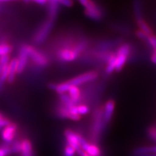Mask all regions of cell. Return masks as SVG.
<instances>
[{"label": "cell", "instance_id": "1", "mask_svg": "<svg viewBox=\"0 0 156 156\" xmlns=\"http://www.w3.org/2000/svg\"><path fill=\"white\" fill-rule=\"evenodd\" d=\"M105 129L103 105H98L93 110L90 124V136L93 141L95 142L98 141Z\"/></svg>", "mask_w": 156, "mask_h": 156}, {"label": "cell", "instance_id": "2", "mask_svg": "<svg viewBox=\"0 0 156 156\" xmlns=\"http://www.w3.org/2000/svg\"><path fill=\"white\" fill-rule=\"evenodd\" d=\"M133 52V46L129 43L123 42L116 48V67L115 72L120 73L125 67L129 58Z\"/></svg>", "mask_w": 156, "mask_h": 156}, {"label": "cell", "instance_id": "3", "mask_svg": "<svg viewBox=\"0 0 156 156\" xmlns=\"http://www.w3.org/2000/svg\"><path fill=\"white\" fill-rule=\"evenodd\" d=\"M23 47L28 54V57L36 67L44 69L49 64V58L46 53L28 44H23Z\"/></svg>", "mask_w": 156, "mask_h": 156}, {"label": "cell", "instance_id": "4", "mask_svg": "<svg viewBox=\"0 0 156 156\" xmlns=\"http://www.w3.org/2000/svg\"><path fill=\"white\" fill-rule=\"evenodd\" d=\"M77 41L73 47L60 48L56 49L55 56L56 59L62 63H70L79 59L83 54L78 48Z\"/></svg>", "mask_w": 156, "mask_h": 156}, {"label": "cell", "instance_id": "5", "mask_svg": "<svg viewBox=\"0 0 156 156\" xmlns=\"http://www.w3.org/2000/svg\"><path fill=\"white\" fill-rule=\"evenodd\" d=\"M55 22L50 19H47L41 24L35 33L33 41L36 45H41L46 41L52 29L54 28Z\"/></svg>", "mask_w": 156, "mask_h": 156}, {"label": "cell", "instance_id": "6", "mask_svg": "<svg viewBox=\"0 0 156 156\" xmlns=\"http://www.w3.org/2000/svg\"><path fill=\"white\" fill-rule=\"evenodd\" d=\"M98 77L99 73L97 70H90V71L85 72L80 75L75 76L67 80V82L71 86L79 87L80 85L94 83L97 80Z\"/></svg>", "mask_w": 156, "mask_h": 156}, {"label": "cell", "instance_id": "7", "mask_svg": "<svg viewBox=\"0 0 156 156\" xmlns=\"http://www.w3.org/2000/svg\"><path fill=\"white\" fill-rule=\"evenodd\" d=\"M84 8H85L84 13L87 18L95 22H99L103 18L104 14L103 9L93 0H89L88 3Z\"/></svg>", "mask_w": 156, "mask_h": 156}, {"label": "cell", "instance_id": "8", "mask_svg": "<svg viewBox=\"0 0 156 156\" xmlns=\"http://www.w3.org/2000/svg\"><path fill=\"white\" fill-rule=\"evenodd\" d=\"M122 43L123 40L121 38L103 39V40H100L97 41L94 46H92V48L98 51H113L114 48L118 47Z\"/></svg>", "mask_w": 156, "mask_h": 156}, {"label": "cell", "instance_id": "9", "mask_svg": "<svg viewBox=\"0 0 156 156\" xmlns=\"http://www.w3.org/2000/svg\"><path fill=\"white\" fill-rule=\"evenodd\" d=\"M103 123L107 128L112 122L116 108V102L114 99H108L103 105Z\"/></svg>", "mask_w": 156, "mask_h": 156}, {"label": "cell", "instance_id": "10", "mask_svg": "<svg viewBox=\"0 0 156 156\" xmlns=\"http://www.w3.org/2000/svg\"><path fill=\"white\" fill-rule=\"evenodd\" d=\"M56 116L64 119H69L73 122H78L81 119L82 117L77 115L73 114L70 111V107H67L58 103L55 109Z\"/></svg>", "mask_w": 156, "mask_h": 156}, {"label": "cell", "instance_id": "11", "mask_svg": "<svg viewBox=\"0 0 156 156\" xmlns=\"http://www.w3.org/2000/svg\"><path fill=\"white\" fill-rule=\"evenodd\" d=\"M80 145L81 149L86 153L89 156H101V151L97 145L90 143L83 136L80 137Z\"/></svg>", "mask_w": 156, "mask_h": 156}, {"label": "cell", "instance_id": "12", "mask_svg": "<svg viewBox=\"0 0 156 156\" xmlns=\"http://www.w3.org/2000/svg\"><path fill=\"white\" fill-rule=\"evenodd\" d=\"M17 126L15 123H10L7 126L4 127L2 131V138L6 144H11L14 141V139L17 134Z\"/></svg>", "mask_w": 156, "mask_h": 156}, {"label": "cell", "instance_id": "13", "mask_svg": "<svg viewBox=\"0 0 156 156\" xmlns=\"http://www.w3.org/2000/svg\"><path fill=\"white\" fill-rule=\"evenodd\" d=\"M64 136H65L67 145L71 146L76 150V152L78 150L80 149V134H77L73 130L67 129L64 131Z\"/></svg>", "mask_w": 156, "mask_h": 156}, {"label": "cell", "instance_id": "14", "mask_svg": "<svg viewBox=\"0 0 156 156\" xmlns=\"http://www.w3.org/2000/svg\"><path fill=\"white\" fill-rule=\"evenodd\" d=\"M17 58V75H20L22 74L25 68L27 67L29 61V57L27 52L25 51L24 48L23 47V46H21L19 51V54Z\"/></svg>", "mask_w": 156, "mask_h": 156}, {"label": "cell", "instance_id": "15", "mask_svg": "<svg viewBox=\"0 0 156 156\" xmlns=\"http://www.w3.org/2000/svg\"><path fill=\"white\" fill-rule=\"evenodd\" d=\"M17 70V58H13L8 64V77L7 82L9 84H12L16 77Z\"/></svg>", "mask_w": 156, "mask_h": 156}, {"label": "cell", "instance_id": "16", "mask_svg": "<svg viewBox=\"0 0 156 156\" xmlns=\"http://www.w3.org/2000/svg\"><path fill=\"white\" fill-rule=\"evenodd\" d=\"M20 156H34V147L30 140L28 139H23L21 140Z\"/></svg>", "mask_w": 156, "mask_h": 156}, {"label": "cell", "instance_id": "17", "mask_svg": "<svg viewBox=\"0 0 156 156\" xmlns=\"http://www.w3.org/2000/svg\"><path fill=\"white\" fill-rule=\"evenodd\" d=\"M71 85L68 83L67 81L62 82L60 83H50L48 85V87L51 90H53L58 95L64 94L68 92Z\"/></svg>", "mask_w": 156, "mask_h": 156}, {"label": "cell", "instance_id": "18", "mask_svg": "<svg viewBox=\"0 0 156 156\" xmlns=\"http://www.w3.org/2000/svg\"><path fill=\"white\" fill-rule=\"evenodd\" d=\"M134 154L135 156L156 155V145L140 147L134 151Z\"/></svg>", "mask_w": 156, "mask_h": 156}, {"label": "cell", "instance_id": "19", "mask_svg": "<svg viewBox=\"0 0 156 156\" xmlns=\"http://www.w3.org/2000/svg\"><path fill=\"white\" fill-rule=\"evenodd\" d=\"M58 12V4L56 2L50 1L48 9V19L56 22Z\"/></svg>", "mask_w": 156, "mask_h": 156}, {"label": "cell", "instance_id": "20", "mask_svg": "<svg viewBox=\"0 0 156 156\" xmlns=\"http://www.w3.org/2000/svg\"><path fill=\"white\" fill-rule=\"evenodd\" d=\"M115 67H116V54L114 51L105 65V75H111L114 73L115 72Z\"/></svg>", "mask_w": 156, "mask_h": 156}, {"label": "cell", "instance_id": "21", "mask_svg": "<svg viewBox=\"0 0 156 156\" xmlns=\"http://www.w3.org/2000/svg\"><path fill=\"white\" fill-rule=\"evenodd\" d=\"M136 25H137L138 29L142 31L143 33H145V34H147V36H151V35L154 34L153 28H151V26L148 24L147 21L144 19L138 20H136Z\"/></svg>", "mask_w": 156, "mask_h": 156}, {"label": "cell", "instance_id": "22", "mask_svg": "<svg viewBox=\"0 0 156 156\" xmlns=\"http://www.w3.org/2000/svg\"><path fill=\"white\" fill-rule=\"evenodd\" d=\"M134 13L136 20L143 19L142 14V7L140 0H134Z\"/></svg>", "mask_w": 156, "mask_h": 156}, {"label": "cell", "instance_id": "23", "mask_svg": "<svg viewBox=\"0 0 156 156\" xmlns=\"http://www.w3.org/2000/svg\"><path fill=\"white\" fill-rule=\"evenodd\" d=\"M75 111L76 112H77V114L82 117V116H85V115L89 114V112H90V108L88 104L81 103L76 105Z\"/></svg>", "mask_w": 156, "mask_h": 156}, {"label": "cell", "instance_id": "24", "mask_svg": "<svg viewBox=\"0 0 156 156\" xmlns=\"http://www.w3.org/2000/svg\"><path fill=\"white\" fill-rule=\"evenodd\" d=\"M12 51V46L8 43H0V56L9 55Z\"/></svg>", "mask_w": 156, "mask_h": 156}, {"label": "cell", "instance_id": "25", "mask_svg": "<svg viewBox=\"0 0 156 156\" xmlns=\"http://www.w3.org/2000/svg\"><path fill=\"white\" fill-rule=\"evenodd\" d=\"M146 44L154 51V52H156V35L153 34L148 36Z\"/></svg>", "mask_w": 156, "mask_h": 156}, {"label": "cell", "instance_id": "26", "mask_svg": "<svg viewBox=\"0 0 156 156\" xmlns=\"http://www.w3.org/2000/svg\"><path fill=\"white\" fill-rule=\"evenodd\" d=\"M12 154L9 144H4L0 145V156H8Z\"/></svg>", "mask_w": 156, "mask_h": 156}, {"label": "cell", "instance_id": "27", "mask_svg": "<svg viewBox=\"0 0 156 156\" xmlns=\"http://www.w3.org/2000/svg\"><path fill=\"white\" fill-rule=\"evenodd\" d=\"M77 153L76 150L71 146L66 145L64 151V156H75Z\"/></svg>", "mask_w": 156, "mask_h": 156}, {"label": "cell", "instance_id": "28", "mask_svg": "<svg viewBox=\"0 0 156 156\" xmlns=\"http://www.w3.org/2000/svg\"><path fill=\"white\" fill-rule=\"evenodd\" d=\"M135 36L136 38L139 39V40L142 41H144L145 43L147 42L148 36L147 34H145V33H143L142 31L139 30V29L135 31Z\"/></svg>", "mask_w": 156, "mask_h": 156}, {"label": "cell", "instance_id": "29", "mask_svg": "<svg viewBox=\"0 0 156 156\" xmlns=\"http://www.w3.org/2000/svg\"><path fill=\"white\" fill-rule=\"evenodd\" d=\"M11 123L10 120L5 117L2 114L0 113V127L4 128L5 126H7Z\"/></svg>", "mask_w": 156, "mask_h": 156}, {"label": "cell", "instance_id": "30", "mask_svg": "<svg viewBox=\"0 0 156 156\" xmlns=\"http://www.w3.org/2000/svg\"><path fill=\"white\" fill-rule=\"evenodd\" d=\"M147 134L151 140L156 142V126H151V127L148 129Z\"/></svg>", "mask_w": 156, "mask_h": 156}, {"label": "cell", "instance_id": "31", "mask_svg": "<svg viewBox=\"0 0 156 156\" xmlns=\"http://www.w3.org/2000/svg\"><path fill=\"white\" fill-rule=\"evenodd\" d=\"M57 3L60 4V5L65 6V7H71L73 6V0H58Z\"/></svg>", "mask_w": 156, "mask_h": 156}, {"label": "cell", "instance_id": "32", "mask_svg": "<svg viewBox=\"0 0 156 156\" xmlns=\"http://www.w3.org/2000/svg\"><path fill=\"white\" fill-rule=\"evenodd\" d=\"M77 153L78 154V155L79 156H89L85 151H83L81 148L80 150H78V151H77Z\"/></svg>", "mask_w": 156, "mask_h": 156}, {"label": "cell", "instance_id": "33", "mask_svg": "<svg viewBox=\"0 0 156 156\" xmlns=\"http://www.w3.org/2000/svg\"><path fill=\"white\" fill-rule=\"evenodd\" d=\"M78 2H79L80 4L82 6H83V7H85V6L87 5V4L88 3L89 0H78Z\"/></svg>", "mask_w": 156, "mask_h": 156}, {"label": "cell", "instance_id": "34", "mask_svg": "<svg viewBox=\"0 0 156 156\" xmlns=\"http://www.w3.org/2000/svg\"><path fill=\"white\" fill-rule=\"evenodd\" d=\"M34 1L36 2V3L39 4V5H44V4H46L47 0H34Z\"/></svg>", "mask_w": 156, "mask_h": 156}, {"label": "cell", "instance_id": "35", "mask_svg": "<svg viewBox=\"0 0 156 156\" xmlns=\"http://www.w3.org/2000/svg\"><path fill=\"white\" fill-rule=\"evenodd\" d=\"M151 62L154 63L155 64H156V55L155 54H153L151 55Z\"/></svg>", "mask_w": 156, "mask_h": 156}, {"label": "cell", "instance_id": "36", "mask_svg": "<svg viewBox=\"0 0 156 156\" xmlns=\"http://www.w3.org/2000/svg\"><path fill=\"white\" fill-rule=\"evenodd\" d=\"M10 1V0H0V2H8Z\"/></svg>", "mask_w": 156, "mask_h": 156}, {"label": "cell", "instance_id": "37", "mask_svg": "<svg viewBox=\"0 0 156 156\" xmlns=\"http://www.w3.org/2000/svg\"><path fill=\"white\" fill-rule=\"evenodd\" d=\"M23 1L25 2H30V0H23Z\"/></svg>", "mask_w": 156, "mask_h": 156}, {"label": "cell", "instance_id": "38", "mask_svg": "<svg viewBox=\"0 0 156 156\" xmlns=\"http://www.w3.org/2000/svg\"><path fill=\"white\" fill-rule=\"evenodd\" d=\"M145 156H156V155H145Z\"/></svg>", "mask_w": 156, "mask_h": 156}, {"label": "cell", "instance_id": "39", "mask_svg": "<svg viewBox=\"0 0 156 156\" xmlns=\"http://www.w3.org/2000/svg\"><path fill=\"white\" fill-rule=\"evenodd\" d=\"M153 54H155V55H156V52H154V53Z\"/></svg>", "mask_w": 156, "mask_h": 156}, {"label": "cell", "instance_id": "40", "mask_svg": "<svg viewBox=\"0 0 156 156\" xmlns=\"http://www.w3.org/2000/svg\"><path fill=\"white\" fill-rule=\"evenodd\" d=\"M2 129V128H1V127H0V129Z\"/></svg>", "mask_w": 156, "mask_h": 156}]
</instances>
